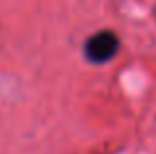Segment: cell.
<instances>
[{
  "label": "cell",
  "instance_id": "6da1fadb",
  "mask_svg": "<svg viewBox=\"0 0 156 154\" xmlns=\"http://www.w3.org/2000/svg\"><path fill=\"white\" fill-rule=\"evenodd\" d=\"M119 50V38L109 30H103L99 34L91 36L85 44V55L93 63H105L111 58H115Z\"/></svg>",
  "mask_w": 156,
  "mask_h": 154
}]
</instances>
